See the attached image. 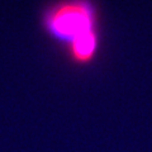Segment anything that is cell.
Returning a JSON list of instances; mask_svg holds the SVG:
<instances>
[{
	"label": "cell",
	"instance_id": "6da1fadb",
	"mask_svg": "<svg viewBox=\"0 0 152 152\" xmlns=\"http://www.w3.org/2000/svg\"><path fill=\"white\" fill-rule=\"evenodd\" d=\"M42 33L75 69H89L100 60L104 31L96 0H51L38 17Z\"/></svg>",
	"mask_w": 152,
	"mask_h": 152
}]
</instances>
